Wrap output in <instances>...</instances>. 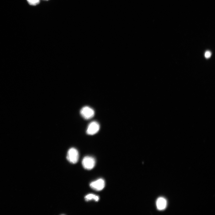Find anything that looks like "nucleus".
Instances as JSON below:
<instances>
[{"instance_id":"1","label":"nucleus","mask_w":215,"mask_h":215,"mask_svg":"<svg viewBox=\"0 0 215 215\" xmlns=\"http://www.w3.org/2000/svg\"><path fill=\"white\" fill-rule=\"evenodd\" d=\"M79 158V152L76 149L72 148L69 149L67 153V159L69 162L75 164L77 162Z\"/></svg>"},{"instance_id":"2","label":"nucleus","mask_w":215,"mask_h":215,"mask_svg":"<svg viewBox=\"0 0 215 215\" xmlns=\"http://www.w3.org/2000/svg\"><path fill=\"white\" fill-rule=\"evenodd\" d=\"M96 163L95 159L93 157L87 156L83 159L82 164L83 168L85 170H90L94 167Z\"/></svg>"},{"instance_id":"3","label":"nucleus","mask_w":215,"mask_h":215,"mask_svg":"<svg viewBox=\"0 0 215 215\" xmlns=\"http://www.w3.org/2000/svg\"><path fill=\"white\" fill-rule=\"evenodd\" d=\"M80 113L84 118L86 119H89L94 116L95 112L91 108L88 106H85L81 109Z\"/></svg>"},{"instance_id":"4","label":"nucleus","mask_w":215,"mask_h":215,"mask_svg":"<svg viewBox=\"0 0 215 215\" xmlns=\"http://www.w3.org/2000/svg\"><path fill=\"white\" fill-rule=\"evenodd\" d=\"M105 185V180L100 178L91 182L90 186L91 188L95 190L100 191L104 189Z\"/></svg>"},{"instance_id":"5","label":"nucleus","mask_w":215,"mask_h":215,"mask_svg":"<svg viewBox=\"0 0 215 215\" xmlns=\"http://www.w3.org/2000/svg\"><path fill=\"white\" fill-rule=\"evenodd\" d=\"M100 129V125L96 121L91 122L87 127L86 133L90 135H93L97 133Z\"/></svg>"},{"instance_id":"6","label":"nucleus","mask_w":215,"mask_h":215,"mask_svg":"<svg viewBox=\"0 0 215 215\" xmlns=\"http://www.w3.org/2000/svg\"><path fill=\"white\" fill-rule=\"evenodd\" d=\"M167 202L165 199L163 197L159 198L156 202L157 209L159 210H165L167 206Z\"/></svg>"},{"instance_id":"7","label":"nucleus","mask_w":215,"mask_h":215,"mask_svg":"<svg viewBox=\"0 0 215 215\" xmlns=\"http://www.w3.org/2000/svg\"><path fill=\"white\" fill-rule=\"evenodd\" d=\"M85 199L86 201L94 200L96 201H98L99 200V197L96 195L91 194L85 196Z\"/></svg>"},{"instance_id":"8","label":"nucleus","mask_w":215,"mask_h":215,"mask_svg":"<svg viewBox=\"0 0 215 215\" xmlns=\"http://www.w3.org/2000/svg\"><path fill=\"white\" fill-rule=\"evenodd\" d=\"M27 1L29 4L33 5H36L40 2V0H27Z\"/></svg>"},{"instance_id":"9","label":"nucleus","mask_w":215,"mask_h":215,"mask_svg":"<svg viewBox=\"0 0 215 215\" xmlns=\"http://www.w3.org/2000/svg\"><path fill=\"white\" fill-rule=\"evenodd\" d=\"M211 53L210 51H207L205 54V56L206 58H210L211 56Z\"/></svg>"},{"instance_id":"10","label":"nucleus","mask_w":215,"mask_h":215,"mask_svg":"<svg viewBox=\"0 0 215 215\" xmlns=\"http://www.w3.org/2000/svg\"><path fill=\"white\" fill-rule=\"evenodd\" d=\"M45 1H48V0H45Z\"/></svg>"}]
</instances>
